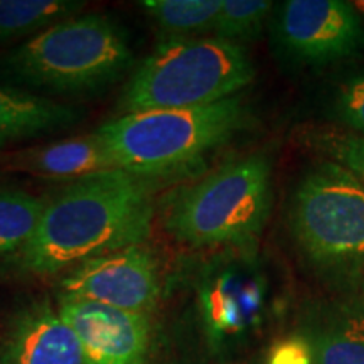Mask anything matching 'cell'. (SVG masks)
<instances>
[{
  "label": "cell",
  "mask_w": 364,
  "mask_h": 364,
  "mask_svg": "<svg viewBox=\"0 0 364 364\" xmlns=\"http://www.w3.org/2000/svg\"><path fill=\"white\" fill-rule=\"evenodd\" d=\"M152 220L142 177L120 169L100 172L46 198L33 238L14 260L36 275L68 272L98 255L142 245Z\"/></svg>",
  "instance_id": "cell-1"
},
{
  "label": "cell",
  "mask_w": 364,
  "mask_h": 364,
  "mask_svg": "<svg viewBox=\"0 0 364 364\" xmlns=\"http://www.w3.org/2000/svg\"><path fill=\"white\" fill-rule=\"evenodd\" d=\"M134 65L129 34L105 14H80L0 58V76L38 95L81 97L117 83Z\"/></svg>",
  "instance_id": "cell-2"
},
{
  "label": "cell",
  "mask_w": 364,
  "mask_h": 364,
  "mask_svg": "<svg viewBox=\"0 0 364 364\" xmlns=\"http://www.w3.org/2000/svg\"><path fill=\"white\" fill-rule=\"evenodd\" d=\"M250 122L241 95L191 108L129 113L95 132L117 169L136 177L184 172L230 142Z\"/></svg>",
  "instance_id": "cell-3"
},
{
  "label": "cell",
  "mask_w": 364,
  "mask_h": 364,
  "mask_svg": "<svg viewBox=\"0 0 364 364\" xmlns=\"http://www.w3.org/2000/svg\"><path fill=\"white\" fill-rule=\"evenodd\" d=\"M272 209V166L265 156L225 164L182 186L164 203V230L191 248L252 245Z\"/></svg>",
  "instance_id": "cell-4"
},
{
  "label": "cell",
  "mask_w": 364,
  "mask_h": 364,
  "mask_svg": "<svg viewBox=\"0 0 364 364\" xmlns=\"http://www.w3.org/2000/svg\"><path fill=\"white\" fill-rule=\"evenodd\" d=\"M255 78L247 49L215 36L166 39L144 59L120 97L124 115L211 105Z\"/></svg>",
  "instance_id": "cell-5"
},
{
  "label": "cell",
  "mask_w": 364,
  "mask_h": 364,
  "mask_svg": "<svg viewBox=\"0 0 364 364\" xmlns=\"http://www.w3.org/2000/svg\"><path fill=\"white\" fill-rule=\"evenodd\" d=\"M290 223L312 262L364 260V184L329 159L317 164L295 189Z\"/></svg>",
  "instance_id": "cell-6"
},
{
  "label": "cell",
  "mask_w": 364,
  "mask_h": 364,
  "mask_svg": "<svg viewBox=\"0 0 364 364\" xmlns=\"http://www.w3.org/2000/svg\"><path fill=\"white\" fill-rule=\"evenodd\" d=\"M273 21L282 53L302 65L339 61L364 46L361 17L343 0H287Z\"/></svg>",
  "instance_id": "cell-7"
},
{
  "label": "cell",
  "mask_w": 364,
  "mask_h": 364,
  "mask_svg": "<svg viewBox=\"0 0 364 364\" xmlns=\"http://www.w3.org/2000/svg\"><path fill=\"white\" fill-rule=\"evenodd\" d=\"M236 263H215L199 280V316L216 353L238 348L262 324L265 314V279L252 267Z\"/></svg>",
  "instance_id": "cell-8"
},
{
  "label": "cell",
  "mask_w": 364,
  "mask_h": 364,
  "mask_svg": "<svg viewBox=\"0 0 364 364\" xmlns=\"http://www.w3.org/2000/svg\"><path fill=\"white\" fill-rule=\"evenodd\" d=\"M59 287L61 295L139 314L152 311L161 292L157 262L142 245L81 262Z\"/></svg>",
  "instance_id": "cell-9"
},
{
  "label": "cell",
  "mask_w": 364,
  "mask_h": 364,
  "mask_svg": "<svg viewBox=\"0 0 364 364\" xmlns=\"http://www.w3.org/2000/svg\"><path fill=\"white\" fill-rule=\"evenodd\" d=\"M58 311L80 341L83 364H145L150 351L149 314L129 312L70 295Z\"/></svg>",
  "instance_id": "cell-10"
},
{
  "label": "cell",
  "mask_w": 364,
  "mask_h": 364,
  "mask_svg": "<svg viewBox=\"0 0 364 364\" xmlns=\"http://www.w3.org/2000/svg\"><path fill=\"white\" fill-rule=\"evenodd\" d=\"M0 364H83L80 341L46 299L22 304L0 327Z\"/></svg>",
  "instance_id": "cell-11"
},
{
  "label": "cell",
  "mask_w": 364,
  "mask_h": 364,
  "mask_svg": "<svg viewBox=\"0 0 364 364\" xmlns=\"http://www.w3.org/2000/svg\"><path fill=\"white\" fill-rule=\"evenodd\" d=\"M0 167L4 171L70 182L117 169L95 132L7 154L0 159Z\"/></svg>",
  "instance_id": "cell-12"
},
{
  "label": "cell",
  "mask_w": 364,
  "mask_h": 364,
  "mask_svg": "<svg viewBox=\"0 0 364 364\" xmlns=\"http://www.w3.org/2000/svg\"><path fill=\"white\" fill-rule=\"evenodd\" d=\"M81 110L16 86H0V139H27L76 124Z\"/></svg>",
  "instance_id": "cell-13"
},
{
  "label": "cell",
  "mask_w": 364,
  "mask_h": 364,
  "mask_svg": "<svg viewBox=\"0 0 364 364\" xmlns=\"http://www.w3.org/2000/svg\"><path fill=\"white\" fill-rule=\"evenodd\" d=\"M76 0H0V43L31 39L58 22L80 16Z\"/></svg>",
  "instance_id": "cell-14"
},
{
  "label": "cell",
  "mask_w": 364,
  "mask_h": 364,
  "mask_svg": "<svg viewBox=\"0 0 364 364\" xmlns=\"http://www.w3.org/2000/svg\"><path fill=\"white\" fill-rule=\"evenodd\" d=\"M223 0H144L142 11L166 39L201 38L213 33Z\"/></svg>",
  "instance_id": "cell-15"
},
{
  "label": "cell",
  "mask_w": 364,
  "mask_h": 364,
  "mask_svg": "<svg viewBox=\"0 0 364 364\" xmlns=\"http://www.w3.org/2000/svg\"><path fill=\"white\" fill-rule=\"evenodd\" d=\"M46 206V198L24 189L0 188V262L16 258L29 240Z\"/></svg>",
  "instance_id": "cell-16"
},
{
  "label": "cell",
  "mask_w": 364,
  "mask_h": 364,
  "mask_svg": "<svg viewBox=\"0 0 364 364\" xmlns=\"http://www.w3.org/2000/svg\"><path fill=\"white\" fill-rule=\"evenodd\" d=\"M311 346L316 364H364V312L344 314Z\"/></svg>",
  "instance_id": "cell-17"
},
{
  "label": "cell",
  "mask_w": 364,
  "mask_h": 364,
  "mask_svg": "<svg viewBox=\"0 0 364 364\" xmlns=\"http://www.w3.org/2000/svg\"><path fill=\"white\" fill-rule=\"evenodd\" d=\"M272 9L267 0H223L213 36L236 44L257 39Z\"/></svg>",
  "instance_id": "cell-18"
},
{
  "label": "cell",
  "mask_w": 364,
  "mask_h": 364,
  "mask_svg": "<svg viewBox=\"0 0 364 364\" xmlns=\"http://www.w3.org/2000/svg\"><path fill=\"white\" fill-rule=\"evenodd\" d=\"M334 113L346 127L364 136V73L344 80L338 86Z\"/></svg>",
  "instance_id": "cell-19"
},
{
  "label": "cell",
  "mask_w": 364,
  "mask_h": 364,
  "mask_svg": "<svg viewBox=\"0 0 364 364\" xmlns=\"http://www.w3.org/2000/svg\"><path fill=\"white\" fill-rule=\"evenodd\" d=\"M329 161L353 172L364 184V136L358 134H329L321 140Z\"/></svg>",
  "instance_id": "cell-20"
},
{
  "label": "cell",
  "mask_w": 364,
  "mask_h": 364,
  "mask_svg": "<svg viewBox=\"0 0 364 364\" xmlns=\"http://www.w3.org/2000/svg\"><path fill=\"white\" fill-rule=\"evenodd\" d=\"M268 364H314L312 346L300 338L287 339L272 349Z\"/></svg>",
  "instance_id": "cell-21"
},
{
  "label": "cell",
  "mask_w": 364,
  "mask_h": 364,
  "mask_svg": "<svg viewBox=\"0 0 364 364\" xmlns=\"http://www.w3.org/2000/svg\"><path fill=\"white\" fill-rule=\"evenodd\" d=\"M354 6H356V7L359 9V11H361V12L364 14V0H359V2L354 4Z\"/></svg>",
  "instance_id": "cell-22"
},
{
  "label": "cell",
  "mask_w": 364,
  "mask_h": 364,
  "mask_svg": "<svg viewBox=\"0 0 364 364\" xmlns=\"http://www.w3.org/2000/svg\"><path fill=\"white\" fill-rule=\"evenodd\" d=\"M7 142H6V140H2V139H0V149H2L4 147V145H6Z\"/></svg>",
  "instance_id": "cell-23"
}]
</instances>
